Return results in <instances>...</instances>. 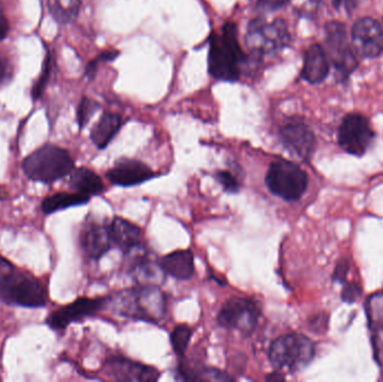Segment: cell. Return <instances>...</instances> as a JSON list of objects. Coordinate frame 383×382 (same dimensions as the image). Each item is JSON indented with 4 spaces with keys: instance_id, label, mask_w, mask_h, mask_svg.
I'll return each instance as SVG.
<instances>
[{
    "instance_id": "obj_1",
    "label": "cell",
    "mask_w": 383,
    "mask_h": 382,
    "mask_svg": "<svg viewBox=\"0 0 383 382\" xmlns=\"http://www.w3.org/2000/svg\"><path fill=\"white\" fill-rule=\"evenodd\" d=\"M120 316L157 324L166 314V296L157 285L139 284L110 297Z\"/></svg>"
},
{
    "instance_id": "obj_2",
    "label": "cell",
    "mask_w": 383,
    "mask_h": 382,
    "mask_svg": "<svg viewBox=\"0 0 383 382\" xmlns=\"http://www.w3.org/2000/svg\"><path fill=\"white\" fill-rule=\"evenodd\" d=\"M245 60L238 41L237 26L229 22L223 25L220 35L212 33L209 51V73L212 77L234 82L239 80Z\"/></svg>"
},
{
    "instance_id": "obj_3",
    "label": "cell",
    "mask_w": 383,
    "mask_h": 382,
    "mask_svg": "<svg viewBox=\"0 0 383 382\" xmlns=\"http://www.w3.org/2000/svg\"><path fill=\"white\" fill-rule=\"evenodd\" d=\"M74 170V161L68 150L55 145H44L23 161V170L29 179L44 184L64 179Z\"/></svg>"
},
{
    "instance_id": "obj_4",
    "label": "cell",
    "mask_w": 383,
    "mask_h": 382,
    "mask_svg": "<svg viewBox=\"0 0 383 382\" xmlns=\"http://www.w3.org/2000/svg\"><path fill=\"white\" fill-rule=\"evenodd\" d=\"M0 300L7 305L40 309L48 303V293L38 278L14 268L0 278Z\"/></svg>"
},
{
    "instance_id": "obj_5",
    "label": "cell",
    "mask_w": 383,
    "mask_h": 382,
    "mask_svg": "<svg viewBox=\"0 0 383 382\" xmlns=\"http://www.w3.org/2000/svg\"><path fill=\"white\" fill-rule=\"evenodd\" d=\"M315 343L301 333H288L271 342L268 358L277 370L297 372L303 370L315 357Z\"/></svg>"
},
{
    "instance_id": "obj_6",
    "label": "cell",
    "mask_w": 383,
    "mask_h": 382,
    "mask_svg": "<svg viewBox=\"0 0 383 382\" xmlns=\"http://www.w3.org/2000/svg\"><path fill=\"white\" fill-rule=\"evenodd\" d=\"M265 183L273 196L284 201L295 202L302 198L308 190V176L296 163L278 159L269 165Z\"/></svg>"
},
{
    "instance_id": "obj_7",
    "label": "cell",
    "mask_w": 383,
    "mask_h": 382,
    "mask_svg": "<svg viewBox=\"0 0 383 382\" xmlns=\"http://www.w3.org/2000/svg\"><path fill=\"white\" fill-rule=\"evenodd\" d=\"M291 43L287 24L280 18L268 22L265 18L251 20L245 34V44L256 55L280 52Z\"/></svg>"
},
{
    "instance_id": "obj_8",
    "label": "cell",
    "mask_w": 383,
    "mask_h": 382,
    "mask_svg": "<svg viewBox=\"0 0 383 382\" xmlns=\"http://www.w3.org/2000/svg\"><path fill=\"white\" fill-rule=\"evenodd\" d=\"M327 57L342 80H347L358 68V55L349 44L345 24L333 20L325 26Z\"/></svg>"
},
{
    "instance_id": "obj_9",
    "label": "cell",
    "mask_w": 383,
    "mask_h": 382,
    "mask_svg": "<svg viewBox=\"0 0 383 382\" xmlns=\"http://www.w3.org/2000/svg\"><path fill=\"white\" fill-rule=\"evenodd\" d=\"M261 316V307L254 300L245 297H231L224 302L217 322L221 328L236 330L249 337L254 333Z\"/></svg>"
},
{
    "instance_id": "obj_10",
    "label": "cell",
    "mask_w": 383,
    "mask_h": 382,
    "mask_svg": "<svg viewBox=\"0 0 383 382\" xmlns=\"http://www.w3.org/2000/svg\"><path fill=\"white\" fill-rule=\"evenodd\" d=\"M375 136L369 119L354 112L347 115L342 120L338 129V145L351 155L363 156Z\"/></svg>"
},
{
    "instance_id": "obj_11",
    "label": "cell",
    "mask_w": 383,
    "mask_h": 382,
    "mask_svg": "<svg viewBox=\"0 0 383 382\" xmlns=\"http://www.w3.org/2000/svg\"><path fill=\"white\" fill-rule=\"evenodd\" d=\"M355 54L363 59H375L383 53V26L371 17L356 20L351 29Z\"/></svg>"
},
{
    "instance_id": "obj_12",
    "label": "cell",
    "mask_w": 383,
    "mask_h": 382,
    "mask_svg": "<svg viewBox=\"0 0 383 382\" xmlns=\"http://www.w3.org/2000/svg\"><path fill=\"white\" fill-rule=\"evenodd\" d=\"M109 298L110 297L79 298L74 300L73 303L62 306L48 315L46 324L52 330L62 331L72 323L79 322L96 314L109 304Z\"/></svg>"
},
{
    "instance_id": "obj_13",
    "label": "cell",
    "mask_w": 383,
    "mask_h": 382,
    "mask_svg": "<svg viewBox=\"0 0 383 382\" xmlns=\"http://www.w3.org/2000/svg\"><path fill=\"white\" fill-rule=\"evenodd\" d=\"M105 372L111 379L120 382H154L161 376V372L154 367L122 355L109 358L105 363Z\"/></svg>"
},
{
    "instance_id": "obj_14",
    "label": "cell",
    "mask_w": 383,
    "mask_h": 382,
    "mask_svg": "<svg viewBox=\"0 0 383 382\" xmlns=\"http://www.w3.org/2000/svg\"><path fill=\"white\" fill-rule=\"evenodd\" d=\"M284 147L303 161H310L315 153L317 140L313 131L302 122H291L279 131Z\"/></svg>"
},
{
    "instance_id": "obj_15",
    "label": "cell",
    "mask_w": 383,
    "mask_h": 382,
    "mask_svg": "<svg viewBox=\"0 0 383 382\" xmlns=\"http://www.w3.org/2000/svg\"><path fill=\"white\" fill-rule=\"evenodd\" d=\"M106 177L116 186L131 187L155 179L156 173L143 161L122 159L108 170Z\"/></svg>"
},
{
    "instance_id": "obj_16",
    "label": "cell",
    "mask_w": 383,
    "mask_h": 382,
    "mask_svg": "<svg viewBox=\"0 0 383 382\" xmlns=\"http://www.w3.org/2000/svg\"><path fill=\"white\" fill-rule=\"evenodd\" d=\"M113 246L118 247L124 255H129L140 249L143 244V231L137 224L124 218H113L109 223Z\"/></svg>"
},
{
    "instance_id": "obj_17",
    "label": "cell",
    "mask_w": 383,
    "mask_h": 382,
    "mask_svg": "<svg viewBox=\"0 0 383 382\" xmlns=\"http://www.w3.org/2000/svg\"><path fill=\"white\" fill-rule=\"evenodd\" d=\"M82 248L85 255L92 260H100L107 252L113 249L109 224L92 223L82 235Z\"/></svg>"
},
{
    "instance_id": "obj_18",
    "label": "cell",
    "mask_w": 383,
    "mask_h": 382,
    "mask_svg": "<svg viewBox=\"0 0 383 382\" xmlns=\"http://www.w3.org/2000/svg\"><path fill=\"white\" fill-rule=\"evenodd\" d=\"M158 265L166 276L178 281H189L195 274L194 254L191 249H180L158 259Z\"/></svg>"
},
{
    "instance_id": "obj_19",
    "label": "cell",
    "mask_w": 383,
    "mask_h": 382,
    "mask_svg": "<svg viewBox=\"0 0 383 382\" xmlns=\"http://www.w3.org/2000/svg\"><path fill=\"white\" fill-rule=\"evenodd\" d=\"M330 60L323 46L313 44L305 51L302 78L310 85L323 82L330 74Z\"/></svg>"
},
{
    "instance_id": "obj_20",
    "label": "cell",
    "mask_w": 383,
    "mask_h": 382,
    "mask_svg": "<svg viewBox=\"0 0 383 382\" xmlns=\"http://www.w3.org/2000/svg\"><path fill=\"white\" fill-rule=\"evenodd\" d=\"M70 187L75 193L92 198L105 191V184L96 172L87 168H74L70 174Z\"/></svg>"
},
{
    "instance_id": "obj_21",
    "label": "cell",
    "mask_w": 383,
    "mask_h": 382,
    "mask_svg": "<svg viewBox=\"0 0 383 382\" xmlns=\"http://www.w3.org/2000/svg\"><path fill=\"white\" fill-rule=\"evenodd\" d=\"M122 126V117L105 112L91 131V140L99 149H105L113 142Z\"/></svg>"
},
{
    "instance_id": "obj_22",
    "label": "cell",
    "mask_w": 383,
    "mask_h": 382,
    "mask_svg": "<svg viewBox=\"0 0 383 382\" xmlns=\"http://www.w3.org/2000/svg\"><path fill=\"white\" fill-rule=\"evenodd\" d=\"M176 379L183 381H233L230 374L217 368H191L185 363H180L176 371Z\"/></svg>"
},
{
    "instance_id": "obj_23",
    "label": "cell",
    "mask_w": 383,
    "mask_h": 382,
    "mask_svg": "<svg viewBox=\"0 0 383 382\" xmlns=\"http://www.w3.org/2000/svg\"><path fill=\"white\" fill-rule=\"evenodd\" d=\"M90 198L89 196H82L80 193H57L44 198L41 209L44 214H52L61 210L87 204L90 201Z\"/></svg>"
},
{
    "instance_id": "obj_24",
    "label": "cell",
    "mask_w": 383,
    "mask_h": 382,
    "mask_svg": "<svg viewBox=\"0 0 383 382\" xmlns=\"http://www.w3.org/2000/svg\"><path fill=\"white\" fill-rule=\"evenodd\" d=\"M82 0H48V10L61 24L73 22L80 13Z\"/></svg>"
},
{
    "instance_id": "obj_25",
    "label": "cell",
    "mask_w": 383,
    "mask_h": 382,
    "mask_svg": "<svg viewBox=\"0 0 383 382\" xmlns=\"http://www.w3.org/2000/svg\"><path fill=\"white\" fill-rule=\"evenodd\" d=\"M366 307L372 337H383V294L372 295Z\"/></svg>"
},
{
    "instance_id": "obj_26",
    "label": "cell",
    "mask_w": 383,
    "mask_h": 382,
    "mask_svg": "<svg viewBox=\"0 0 383 382\" xmlns=\"http://www.w3.org/2000/svg\"><path fill=\"white\" fill-rule=\"evenodd\" d=\"M193 333H194V330L186 324L175 326L171 333V344H172L173 351L176 353V355L180 358L185 355Z\"/></svg>"
},
{
    "instance_id": "obj_27",
    "label": "cell",
    "mask_w": 383,
    "mask_h": 382,
    "mask_svg": "<svg viewBox=\"0 0 383 382\" xmlns=\"http://www.w3.org/2000/svg\"><path fill=\"white\" fill-rule=\"evenodd\" d=\"M99 109L100 105L96 100L90 99L87 96L82 98L76 111V120L80 129H83L87 125V122H90L93 115L96 114Z\"/></svg>"
},
{
    "instance_id": "obj_28",
    "label": "cell",
    "mask_w": 383,
    "mask_h": 382,
    "mask_svg": "<svg viewBox=\"0 0 383 382\" xmlns=\"http://www.w3.org/2000/svg\"><path fill=\"white\" fill-rule=\"evenodd\" d=\"M52 68H53V61H52L51 54H48L45 61L43 63L42 72L36 82L33 85L31 89V96L33 100H38L45 91L46 85H48L50 78H51Z\"/></svg>"
},
{
    "instance_id": "obj_29",
    "label": "cell",
    "mask_w": 383,
    "mask_h": 382,
    "mask_svg": "<svg viewBox=\"0 0 383 382\" xmlns=\"http://www.w3.org/2000/svg\"><path fill=\"white\" fill-rule=\"evenodd\" d=\"M215 177L226 193L236 194L239 192L240 186H241L239 179L230 170H217L215 172Z\"/></svg>"
},
{
    "instance_id": "obj_30",
    "label": "cell",
    "mask_w": 383,
    "mask_h": 382,
    "mask_svg": "<svg viewBox=\"0 0 383 382\" xmlns=\"http://www.w3.org/2000/svg\"><path fill=\"white\" fill-rule=\"evenodd\" d=\"M361 295H362V289L359 284H347L342 291V300L347 303L352 304L361 297Z\"/></svg>"
},
{
    "instance_id": "obj_31",
    "label": "cell",
    "mask_w": 383,
    "mask_h": 382,
    "mask_svg": "<svg viewBox=\"0 0 383 382\" xmlns=\"http://www.w3.org/2000/svg\"><path fill=\"white\" fill-rule=\"evenodd\" d=\"M347 270H349V263L347 259H343L338 263L334 275H333V279L335 281H343L347 277Z\"/></svg>"
},
{
    "instance_id": "obj_32",
    "label": "cell",
    "mask_w": 383,
    "mask_h": 382,
    "mask_svg": "<svg viewBox=\"0 0 383 382\" xmlns=\"http://www.w3.org/2000/svg\"><path fill=\"white\" fill-rule=\"evenodd\" d=\"M256 1L262 8L270 9V10L280 8V7L284 6L286 3H289V0H256Z\"/></svg>"
},
{
    "instance_id": "obj_33",
    "label": "cell",
    "mask_w": 383,
    "mask_h": 382,
    "mask_svg": "<svg viewBox=\"0 0 383 382\" xmlns=\"http://www.w3.org/2000/svg\"><path fill=\"white\" fill-rule=\"evenodd\" d=\"M9 31V23L6 16L3 14V9L0 7V41L5 40Z\"/></svg>"
},
{
    "instance_id": "obj_34",
    "label": "cell",
    "mask_w": 383,
    "mask_h": 382,
    "mask_svg": "<svg viewBox=\"0 0 383 382\" xmlns=\"http://www.w3.org/2000/svg\"><path fill=\"white\" fill-rule=\"evenodd\" d=\"M286 379L284 374H280V372H273V374H268L266 376V380L267 381H284Z\"/></svg>"
},
{
    "instance_id": "obj_35",
    "label": "cell",
    "mask_w": 383,
    "mask_h": 382,
    "mask_svg": "<svg viewBox=\"0 0 383 382\" xmlns=\"http://www.w3.org/2000/svg\"><path fill=\"white\" fill-rule=\"evenodd\" d=\"M0 269H3L5 272H9V270H12V269H14V266H13L12 263H9L7 259H5V258L0 256Z\"/></svg>"
},
{
    "instance_id": "obj_36",
    "label": "cell",
    "mask_w": 383,
    "mask_h": 382,
    "mask_svg": "<svg viewBox=\"0 0 383 382\" xmlns=\"http://www.w3.org/2000/svg\"><path fill=\"white\" fill-rule=\"evenodd\" d=\"M5 75H6V66H5V63L3 62L1 57H0V83L3 82Z\"/></svg>"
},
{
    "instance_id": "obj_37",
    "label": "cell",
    "mask_w": 383,
    "mask_h": 382,
    "mask_svg": "<svg viewBox=\"0 0 383 382\" xmlns=\"http://www.w3.org/2000/svg\"><path fill=\"white\" fill-rule=\"evenodd\" d=\"M332 1L334 6L338 7L342 3H343L344 0H332Z\"/></svg>"
},
{
    "instance_id": "obj_38",
    "label": "cell",
    "mask_w": 383,
    "mask_h": 382,
    "mask_svg": "<svg viewBox=\"0 0 383 382\" xmlns=\"http://www.w3.org/2000/svg\"><path fill=\"white\" fill-rule=\"evenodd\" d=\"M382 378H383V374H382Z\"/></svg>"
}]
</instances>
